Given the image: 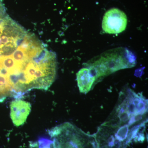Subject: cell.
<instances>
[{
    "label": "cell",
    "mask_w": 148,
    "mask_h": 148,
    "mask_svg": "<svg viewBox=\"0 0 148 148\" xmlns=\"http://www.w3.org/2000/svg\"><path fill=\"white\" fill-rule=\"evenodd\" d=\"M55 53L10 17L0 21V73L15 98L36 89L47 75Z\"/></svg>",
    "instance_id": "6da1fadb"
},
{
    "label": "cell",
    "mask_w": 148,
    "mask_h": 148,
    "mask_svg": "<svg viewBox=\"0 0 148 148\" xmlns=\"http://www.w3.org/2000/svg\"><path fill=\"white\" fill-rule=\"evenodd\" d=\"M49 134L53 139L54 148H98L92 135L69 122L56 126Z\"/></svg>",
    "instance_id": "7a4b0ae2"
},
{
    "label": "cell",
    "mask_w": 148,
    "mask_h": 148,
    "mask_svg": "<svg viewBox=\"0 0 148 148\" xmlns=\"http://www.w3.org/2000/svg\"><path fill=\"white\" fill-rule=\"evenodd\" d=\"M119 98L123 101L131 116L147 115L148 101L142 93H137L131 89H127L120 92Z\"/></svg>",
    "instance_id": "3957f363"
},
{
    "label": "cell",
    "mask_w": 148,
    "mask_h": 148,
    "mask_svg": "<svg viewBox=\"0 0 148 148\" xmlns=\"http://www.w3.org/2000/svg\"><path fill=\"white\" fill-rule=\"evenodd\" d=\"M127 17L123 11L116 8L111 9L104 14L102 28L106 33L118 34L126 29Z\"/></svg>",
    "instance_id": "277c9868"
},
{
    "label": "cell",
    "mask_w": 148,
    "mask_h": 148,
    "mask_svg": "<svg viewBox=\"0 0 148 148\" xmlns=\"http://www.w3.org/2000/svg\"><path fill=\"white\" fill-rule=\"evenodd\" d=\"M10 116L15 126L22 125L27 120L31 111V104L19 99L13 101L10 104Z\"/></svg>",
    "instance_id": "5b68a950"
},
{
    "label": "cell",
    "mask_w": 148,
    "mask_h": 148,
    "mask_svg": "<svg viewBox=\"0 0 148 148\" xmlns=\"http://www.w3.org/2000/svg\"><path fill=\"white\" fill-rule=\"evenodd\" d=\"M96 77L89 68L80 69L77 74V80L80 92L86 94L91 89Z\"/></svg>",
    "instance_id": "8992f818"
},
{
    "label": "cell",
    "mask_w": 148,
    "mask_h": 148,
    "mask_svg": "<svg viewBox=\"0 0 148 148\" xmlns=\"http://www.w3.org/2000/svg\"><path fill=\"white\" fill-rule=\"evenodd\" d=\"M10 95H13L12 87L6 77L0 73V102Z\"/></svg>",
    "instance_id": "52a82bcc"
},
{
    "label": "cell",
    "mask_w": 148,
    "mask_h": 148,
    "mask_svg": "<svg viewBox=\"0 0 148 148\" xmlns=\"http://www.w3.org/2000/svg\"><path fill=\"white\" fill-rule=\"evenodd\" d=\"M39 148H54L53 142L51 140L48 139H40L38 141Z\"/></svg>",
    "instance_id": "ba28073f"
},
{
    "label": "cell",
    "mask_w": 148,
    "mask_h": 148,
    "mask_svg": "<svg viewBox=\"0 0 148 148\" xmlns=\"http://www.w3.org/2000/svg\"><path fill=\"white\" fill-rule=\"evenodd\" d=\"M6 16L5 15V11L4 6L1 0H0V21Z\"/></svg>",
    "instance_id": "9c48e42d"
}]
</instances>
